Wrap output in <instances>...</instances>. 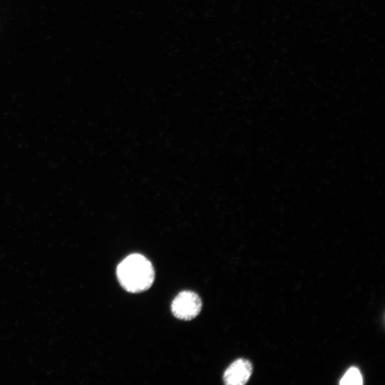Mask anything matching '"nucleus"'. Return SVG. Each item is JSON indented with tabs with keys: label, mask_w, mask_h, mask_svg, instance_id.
I'll return each instance as SVG.
<instances>
[{
	"label": "nucleus",
	"mask_w": 385,
	"mask_h": 385,
	"mask_svg": "<svg viewBox=\"0 0 385 385\" xmlns=\"http://www.w3.org/2000/svg\"><path fill=\"white\" fill-rule=\"evenodd\" d=\"M116 274L121 287L131 293L147 290L155 279L152 263L140 254H132L123 259L117 267Z\"/></svg>",
	"instance_id": "f257e3e1"
},
{
	"label": "nucleus",
	"mask_w": 385,
	"mask_h": 385,
	"mask_svg": "<svg viewBox=\"0 0 385 385\" xmlns=\"http://www.w3.org/2000/svg\"><path fill=\"white\" fill-rule=\"evenodd\" d=\"M171 312L178 319L191 320L195 318L202 309V301L197 294L185 290L178 294L171 303Z\"/></svg>",
	"instance_id": "f03ea898"
},
{
	"label": "nucleus",
	"mask_w": 385,
	"mask_h": 385,
	"mask_svg": "<svg viewBox=\"0 0 385 385\" xmlns=\"http://www.w3.org/2000/svg\"><path fill=\"white\" fill-rule=\"evenodd\" d=\"M339 384L342 385H361L363 384L362 376L357 368L351 367L341 379Z\"/></svg>",
	"instance_id": "20e7f679"
},
{
	"label": "nucleus",
	"mask_w": 385,
	"mask_h": 385,
	"mask_svg": "<svg viewBox=\"0 0 385 385\" xmlns=\"http://www.w3.org/2000/svg\"><path fill=\"white\" fill-rule=\"evenodd\" d=\"M252 372V365L246 359H238L225 371L222 379L227 385L245 384Z\"/></svg>",
	"instance_id": "7ed1b4c3"
}]
</instances>
